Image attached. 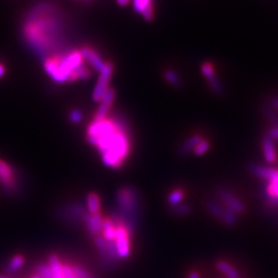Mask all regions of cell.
Listing matches in <instances>:
<instances>
[{
  "instance_id": "6da1fadb",
  "label": "cell",
  "mask_w": 278,
  "mask_h": 278,
  "mask_svg": "<svg viewBox=\"0 0 278 278\" xmlns=\"http://www.w3.org/2000/svg\"><path fill=\"white\" fill-rule=\"evenodd\" d=\"M87 142L98 151L104 165L119 169L131 151L128 123L121 117L93 120L87 128Z\"/></svg>"
},
{
  "instance_id": "7a4b0ae2",
  "label": "cell",
  "mask_w": 278,
  "mask_h": 278,
  "mask_svg": "<svg viewBox=\"0 0 278 278\" xmlns=\"http://www.w3.org/2000/svg\"><path fill=\"white\" fill-rule=\"evenodd\" d=\"M51 4H41L28 14L23 27V36L32 51L41 57H51L54 46L60 40L61 21L55 14Z\"/></svg>"
},
{
  "instance_id": "3957f363",
  "label": "cell",
  "mask_w": 278,
  "mask_h": 278,
  "mask_svg": "<svg viewBox=\"0 0 278 278\" xmlns=\"http://www.w3.org/2000/svg\"><path fill=\"white\" fill-rule=\"evenodd\" d=\"M116 205L109 217L116 227H124L132 236L141 225L144 200L134 186H123L116 193Z\"/></svg>"
},
{
  "instance_id": "277c9868",
  "label": "cell",
  "mask_w": 278,
  "mask_h": 278,
  "mask_svg": "<svg viewBox=\"0 0 278 278\" xmlns=\"http://www.w3.org/2000/svg\"><path fill=\"white\" fill-rule=\"evenodd\" d=\"M84 65L80 50H72L64 54H56L45 59V71L57 84L68 82L72 74Z\"/></svg>"
},
{
  "instance_id": "5b68a950",
  "label": "cell",
  "mask_w": 278,
  "mask_h": 278,
  "mask_svg": "<svg viewBox=\"0 0 278 278\" xmlns=\"http://www.w3.org/2000/svg\"><path fill=\"white\" fill-rule=\"evenodd\" d=\"M0 186L9 197H15L21 192V184L17 171L6 161L0 159Z\"/></svg>"
},
{
  "instance_id": "8992f818",
  "label": "cell",
  "mask_w": 278,
  "mask_h": 278,
  "mask_svg": "<svg viewBox=\"0 0 278 278\" xmlns=\"http://www.w3.org/2000/svg\"><path fill=\"white\" fill-rule=\"evenodd\" d=\"M87 215L88 211L86 206L80 202H72L63 205L57 212V217L68 225H83Z\"/></svg>"
},
{
  "instance_id": "52a82bcc",
  "label": "cell",
  "mask_w": 278,
  "mask_h": 278,
  "mask_svg": "<svg viewBox=\"0 0 278 278\" xmlns=\"http://www.w3.org/2000/svg\"><path fill=\"white\" fill-rule=\"evenodd\" d=\"M99 77L94 88L92 98L95 102H100L104 94L110 89V83L114 74V65L111 62H104L102 68L98 72Z\"/></svg>"
},
{
  "instance_id": "ba28073f",
  "label": "cell",
  "mask_w": 278,
  "mask_h": 278,
  "mask_svg": "<svg viewBox=\"0 0 278 278\" xmlns=\"http://www.w3.org/2000/svg\"><path fill=\"white\" fill-rule=\"evenodd\" d=\"M217 199L229 210L234 212L236 215L240 216L246 212V205L235 194H233L230 190L219 187L216 190Z\"/></svg>"
},
{
  "instance_id": "9c48e42d",
  "label": "cell",
  "mask_w": 278,
  "mask_h": 278,
  "mask_svg": "<svg viewBox=\"0 0 278 278\" xmlns=\"http://www.w3.org/2000/svg\"><path fill=\"white\" fill-rule=\"evenodd\" d=\"M115 243L120 260L128 259L131 254V235L124 227H116Z\"/></svg>"
},
{
  "instance_id": "30bf717a",
  "label": "cell",
  "mask_w": 278,
  "mask_h": 278,
  "mask_svg": "<svg viewBox=\"0 0 278 278\" xmlns=\"http://www.w3.org/2000/svg\"><path fill=\"white\" fill-rule=\"evenodd\" d=\"M201 73H202L203 77L205 78V80L207 81L208 85H210L212 91L214 93H216L217 95H222L224 92V89H223L222 84L220 83V81L217 78L216 68H215L214 64L211 62H204L201 65Z\"/></svg>"
},
{
  "instance_id": "8fae6325",
  "label": "cell",
  "mask_w": 278,
  "mask_h": 278,
  "mask_svg": "<svg viewBox=\"0 0 278 278\" xmlns=\"http://www.w3.org/2000/svg\"><path fill=\"white\" fill-rule=\"evenodd\" d=\"M116 99V91L113 88H110L107 93L104 94L103 98L99 102V107L97 112L94 115V121H101L103 119H107L109 114L113 108V104Z\"/></svg>"
},
{
  "instance_id": "7c38bea8",
  "label": "cell",
  "mask_w": 278,
  "mask_h": 278,
  "mask_svg": "<svg viewBox=\"0 0 278 278\" xmlns=\"http://www.w3.org/2000/svg\"><path fill=\"white\" fill-rule=\"evenodd\" d=\"M80 52L82 54L84 62H86L89 67H91L96 72L100 71L104 64V61H103L102 57L100 56V54L94 48L86 46V47L82 48L80 50Z\"/></svg>"
},
{
  "instance_id": "4fadbf2b",
  "label": "cell",
  "mask_w": 278,
  "mask_h": 278,
  "mask_svg": "<svg viewBox=\"0 0 278 278\" xmlns=\"http://www.w3.org/2000/svg\"><path fill=\"white\" fill-rule=\"evenodd\" d=\"M250 172L252 175L260 180L268 182H272L278 179V169L273 167H268L259 164H252L249 167Z\"/></svg>"
},
{
  "instance_id": "5bb4252c",
  "label": "cell",
  "mask_w": 278,
  "mask_h": 278,
  "mask_svg": "<svg viewBox=\"0 0 278 278\" xmlns=\"http://www.w3.org/2000/svg\"><path fill=\"white\" fill-rule=\"evenodd\" d=\"M102 220L103 217L101 215V213L99 214H95V215H90L88 213V215L85 217L84 223L83 225L86 228V231L88 233V235L93 239L94 237L101 235V231H102Z\"/></svg>"
},
{
  "instance_id": "9a60e30c",
  "label": "cell",
  "mask_w": 278,
  "mask_h": 278,
  "mask_svg": "<svg viewBox=\"0 0 278 278\" xmlns=\"http://www.w3.org/2000/svg\"><path fill=\"white\" fill-rule=\"evenodd\" d=\"M262 150H263V155L267 163L273 164L277 160V151H276V146L273 139H271L268 135H266L262 139Z\"/></svg>"
},
{
  "instance_id": "2e32d148",
  "label": "cell",
  "mask_w": 278,
  "mask_h": 278,
  "mask_svg": "<svg viewBox=\"0 0 278 278\" xmlns=\"http://www.w3.org/2000/svg\"><path fill=\"white\" fill-rule=\"evenodd\" d=\"M203 137L200 134H193L190 137H188L185 142H183L179 149H178V154L181 157H186L189 154L193 153L195 147L202 141Z\"/></svg>"
},
{
  "instance_id": "e0dca14e",
  "label": "cell",
  "mask_w": 278,
  "mask_h": 278,
  "mask_svg": "<svg viewBox=\"0 0 278 278\" xmlns=\"http://www.w3.org/2000/svg\"><path fill=\"white\" fill-rule=\"evenodd\" d=\"M264 196L271 206H278V179L266 183L264 188Z\"/></svg>"
},
{
  "instance_id": "ac0fdd59",
  "label": "cell",
  "mask_w": 278,
  "mask_h": 278,
  "mask_svg": "<svg viewBox=\"0 0 278 278\" xmlns=\"http://www.w3.org/2000/svg\"><path fill=\"white\" fill-rule=\"evenodd\" d=\"M205 207H206L207 212L210 213V215L213 218H215L216 220L221 222V220L223 218L225 206L219 200H217V199H208L205 202Z\"/></svg>"
},
{
  "instance_id": "d6986e66",
  "label": "cell",
  "mask_w": 278,
  "mask_h": 278,
  "mask_svg": "<svg viewBox=\"0 0 278 278\" xmlns=\"http://www.w3.org/2000/svg\"><path fill=\"white\" fill-rule=\"evenodd\" d=\"M86 208L90 215L101 213V200L97 193L91 192L86 197Z\"/></svg>"
},
{
  "instance_id": "ffe728a7",
  "label": "cell",
  "mask_w": 278,
  "mask_h": 278,
  "mask_svg": "<svg viewBox=\"0 0 278 278\" xmlns=\"http://www.w3.org/2000/svg\"><path fill=\"white\" fill-rule=\"evenodd\" d=\"M216 267L227 278H240V273L237 270V268L234 267L232 264H230L227 261L219 260L216 263Z\"/></svg>"
},
{
  "instance_id": "44dd1931",
  "label": "cell",
  "mask_w": 278,
  "mask_h": 278,
  "mask_svg": "<svg viewBox=\"0 0 278 278\" xmlns=\"http://www.w3.org/2000/svg\"><path fill=\"white\" fill-rule=\"evenodd\" d=\"M48 265L51 268L53 278H64L63 276V263L59 256L52 254L48 257Z\"/></svg>"
},
{
  "instance_id": "7402d4cb",
  "label": "cell",
  "mask_w": 278,
  "mask_h": 278,
  "mask_svg": "<svg viewBox=\"0 0 278 278\" xmlns=\"http://www.w3.org/2000/svg\"><path fill=\"white\" fill-rule=\"evenodd\" d=\"M101 236L107 241H115L116 226L110 218H103Z\"/></svg>"
},
{
  "instance_id": "603a6c76",
  "label": "cell",
  "mask_w": 278,
  "mask_h": 278,
  "mask_svg": "<svg viewBox=\"0 0 278 278\" xmlns=\"http://www.w3.org/2000/svg\"><path fill=\"white\" fill-rule=\"evenodd\" d=\"M185 197H186V192L183 189L177 188L169 192L166 198V202L169 207H175L183 203V200L185 199Z\"/></svg>"
},
{
  "instance_id": "cb8c5ba5",
  "label": "cell",
  "mask_w": 278,
  "mask_h": 278,
  "mask_svg": "<svg viewBox=\"0 0 278 278\" xmlns=\"http://www.w3.org/2000/svg\"><path fill=\"white\" fill-rule=\"evenodd\" d=\"M25 263V258L22 255H15L7 264L6 271L8 274H14L19 271Z\"/></svg>"
},
{
  "instance_id": "d4e9b609",
  "label": "cell",
  "mask_w": 278,
  "mask_h": 278,
  "mask_svg": "<svg viewBox=\"0 0 278 278\" xmlns=\"http://www.w3.org/2000/svg\"><path fill=\"white\" fill-rule=\"evenodd\" d=\"M169 212L175 217H188L193 213V208L188 203H181L175 207H169Z\"/></svg>"
},
{
  "instance_id": "484cf974",
  "label": "cell",
  "mask_w": 278,
  "mask_h": 278,
  "mask_svg": "<svg viewBox=\"0 0 278 278\" xmlns=\"http://www.w3.org/2000/svg\"><path fill=\"white\" fill-rule=\"evenodd\" d=\"M164 80L172 87L179 88L182 86V78L181 76L173 69H166L163 74Z\"/></svg>"
},
{
  "instance_id": "4316f807",
  "label": "cell",
  "mask_w": 278,
  "mask_h": 278,
  "mask_svg": "<svg viewBox=\"0 0 278 278\" xmlns=\"http://www.w3.org/2000/svg\"><path fill=\"white\" fill-rule=\"evenodd\" d=\"M221 222L227 227H234L238 222V215H236L234 212L229 210V208L225 207Z\"/></svg>"
},
{
  "instance_id": "83f0119b",
  "label": "cell",
  "mask_w": 278,
  "mask_h": 278,
  "mask_svg": "<svg viewBox=\"0 0 278 278\" xmlns=\"http://www.w3.org/2000/svg\"><path fill=\"white\" fill-rule=\"evenodd\" d=\"M36 274L41 278H53V274L50 266L46 262H42L37 264L36 266Z\"/></svg>"
},
{
  "instance_id": "f1b7e54d",
  "label": "cell",
  "mask_w": 278,
  "mask_h": 278,
  "mask_svg": "<svg viewBox=\"0 0 278 278\" xmlns=\"http://www.w3.org/2000/svg\"><path fill=\"white\" fill-rule=\"evenodd\" d=\"M132 5L134 11L142 15L149 7L153 6V0H132Z\"/></svg>"
},
{
  "instance_id": "f546056e",
  "label": "cell",
  "mask_w": 278,
  "mask_h": 278,
  "mask_svg": "<svg viewBox=\"0 0 278 278\" xmlns=\"http://www.w3.org/2000/svg\"><path fill=\"white\" fill-rule=\"evenodd\" d=\"M211 149V143L207 141V139H202V141L195 147L193 154L197 157H201L203 155H205L208 151Z\"/></svg>"
},
{
  "instance_id": "4dcf8cb0",
  "label": "cell",
  "mask_w": 278,
  "mask_h": 278,
  "mask_svg": "<svg viewBox=\"0 0 278 278\" xmlns=\"http://www.w3.org/2000/svg\"><path fill=\"white\" fill-rule=\"evenodd\" d=\"M69 120L74 124H79L83 120V114L80 110H73L69 113Z\"/></svg>"
},
{
  "instance_id": "1f68e13d",
  "label": "cell",
  "mask_w": 278,
  "mask_h": 278,
  "mask_svg": "<svg viewBox=\"0 0 278 278\" xmlns=\"http://www.w3.org/2000/svg\"><path fill=\"white\" fill-rule=\"evenodd\" d=\"M265 112H266V117L269 119L270 123L273 125L272 127L278 126V117L276 116V113L271 109H266Z\"/></svg>"
},
{
  "instance_id": "d6a6232c",
  "label": "cell",
  "mask_w": 278,
  "mask_h": 278,
  "mask_svg": "<svg viewBox=\"0 0 278 278\" xmlns=\"http://www.w3.org/2000/svg\"><path fill=\"white\" fill-rule=\"evenodd\" d=\"M142 16H143V18H144L146 21H148V22L153 21L154 16H155V8H154V5L151 6V7H149V8L142 14Z\"/></svg>"
},
{
  "instance_id": "836d02e7",
  "label": "cell",
  "mask_w": 278,
  "mask_h": 278,
  "mask_svg": "<svg viewBox=\"0 0 278 278\" xmlns=\"http://www.w3.org/2000/svg\"><path fill=\"white\" fill-rule=\"evenodd\" d=\"M271 139H273V141H278V126L276 127H271L268 131V134H267Z\"/></svg>"
},
{
  "instance_id": "e575fe53",
  "label": "cell",
  "mask_w": 278,
  "mask_h": 278,
  "mask_svg": "<svg viewBox=\"0 0 278 278\" xmlns=\"http://www.w3.org/2000/svg\"><path fill=\"white\" fill-rule=\"evenodd\" d=\"M187 278H201V275H200V273H199L198 271L192 270V271H190V272L188 273Z\"/></svg>"
},
{
  "instance_id": "d590c367",
  "label": "cell",
  "mask_w": 278,
  "mask_h": 278,
  "mask_svg": "<svg viewBox=\"0 0 278 278\" xmlns=\"http://www.w3.org/2000/svg\"><path fill=\"white\" fill-rule=\"evenodd\" d=\"M131 2H132V0H117V4H118L120 7H126V6H128Z\"/></svg>"
},
{
  "instance_id": "8d00e7d4",
  "label": "cell",
  "mask_w": 278,
  "mask_h": 278,
  "mask_svg": "<svg viewBox=\"0 0 278 278\" xmlns=\"http://www.w3.org/2000/svg\"><path fill=\"white\" fill-rule=\"evenodd\" d=\"M271 104H272V107L274 108V109H276V110H278V97H273L272 99H271Z\"/></svg>"
},
{
  "instance_id": "74e56055",
  "label": "cell",
  "mask_w": 278,
  "mask_h": 278,
  "mask_svg": "<svg viewBox=\"0 0 278 278\" xmlns=\"http://www.w3.org/2000/svg\"><path fill=\"white\" fill-rule=\"evenodd\" d=\"M5 75H6V67L3 64H0V79H2Z\"/></svg>"
},
{
  "instance_id": "f35d334b",
  "label": "cell",
  "mask_w": 278,
  "mask_h": 278,
  "mask_svg": "<svg viewBox=\"0 0 278 278\" xmlns=\"http://www.w3.org/2000/svg\"><path fill=\"white\" fill-rule=\"evenodd\" d=\"M0 278H10V277H7V276H4V275H0Z\"/></svg>"
},
{
  "instance_id": "ab89813d",
  "label": "cell",
  "mask_w": 278,
  "mask_h": 278,
  "mask_svg": "<svg viewBox=\"0 0 278 278\" xmlns=\"http://www.w3.org/2000/svg\"><path fill=\"white\" fill-rule=\"evenodd\" d=\"M96 278H97V277H96Z\"/></svg>"
}]
</instances>
